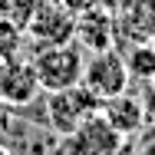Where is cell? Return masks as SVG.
<instances>
[{
	"label": "cell",
	"mask_w": 155,
	"mask_h": 155,
	"mask_svg": "<svg viewBox=\"0 0 155 155\" xmlns=\"http://www.w3.org/2000/svg\"><path fill=\"white\" fill-rule=\"evenodd\" d=\"M83 66H86V56H83V46H76V43L40 46L33 53V69L40 76L43 93L79 86L83 83Z\"/></svg>",
	"instance_id": "obj_1"
},
{
	"label": "cell",
	"mask_w": 155,
	"mask_h": 155,
	"mask_svg": "<svg viewBox=\"0 0 155 155\" xmlns=\"http://www.w3.org/2000/svg\"><path fill=\"white\" fill-rule=\"evenodd\" d=\"M43 109H46V125L63 139V135H69L73 129H79L89 116H96V112L102 109V102L79 83V86H69V89L46 93Z\"/></svg>",
	"instance_id": "obj_2"
},
{
	"label": "cell",
	"mask_w": 155,
	"mask_h": 155,
	"mask_svg": "<svg viewBox=\"0 0 155 155\" xmlns=\"http://www.w3.org/2000/svg\"><path fill=\"white\" fill-rule=\"evenodd\" d=\"M129 79H132V76H129L125 56L116 53L112 46L93 53V56L86 60V66H83V86H86L99 102L125 93V89H129Z\"/></svg>",
	"instance_id": "obj_3"
},
{
	"label": "cell",
	"mask_w": 155,
	"mask_h": 155,
	"mask_svg": "<svg viewBox=\"0 0 155 155\" xmlns=\"http://www.w3.org/2000/svg\"><path fill=\"white\" fill-rule=\"evenodd\" d=\"M63 155H122V132H116L102 112H96L79 129L63 135Z\"/></svg>",
	"instance_id": "obj_4"
},
{
	"label": "cell",
	"mask_w": 155,
	"mask_h": 155,
	"mask_svg": "<svg viewBox=\"0 0 155 155\" xmlns=\"http://www.w3.org/2000/svg\"><path fill=\"white\" fill-rule=\"evenodd\" d=\"M40 93H43V86L33 69V60L13 56V60L0 63V99L7 106H30Z\"/></svg>",
	"instance_id": "obj_5"
},
{
	"label": "cell",
	"mask_w": 155,
	"mask_h": 155,
	"mask_svg": "<svg viewBox=\"0 0 155 155\" xmlns=\"http://www.w3.org/2000/svg\"><path fill=\"white\" fill-rule=\"evenodd\" d=\"M73 30H76V13H69L60 3H50L43 0V7L36 10L27 23V33L40 46H56V43H69L73 40Z\"/></svg>",
	"instance_id": "obj_6"
},
{
	"label": "cell",
	"mask_w": 155,
	"mask_h": 155,
	"mask_svg": "<svg viewBox=\"0 0 155 155\" xmlns=\"http://www.w3.org/2000/svg\"><path fill=\"white\" fill-rule=\"evenodd\" d=\"M116 33L129 36L132 43L155 40V0H119Z\"/></svg>",
	"instance_id": "obj_7"
},
{
	"label": "cell",
	"mask_w": 155,
	"mask_h": 155,
	"mask_svg": "<svg viewBox=\"0 0 155 155\" xmlns=\"http://www.w3.org/2000/svg\"><path fill=\"white\" fill-rule=\"evenodd\" d=\"M73 36H76L79 46L89 50V53L109 50L112 40H116V17L106 13V10H99V7H96V10L86 7V10L76 17V30H73Z\"/></svg>",
	"instance_id": "obj_8"
},
{
	"label": "cell",
	"mask_w": 155,
	"mask_h": 155,
	"mask_svg": "<svg viewBox=\"0 0 155 155\" xmlns=\"http://www.w3.org/2000/svg\"><path fill=\"white\" fill-rule=\"evenodd\" d=\"M99 112L109 119V125H112L116 132H122V135L139 132L142 122H145V102L135 99V96H129V89L119 93V96H112V99H106Z\"/></svg>",
	"instance_id": "obj_9"
},
{
	"label": "cell",
	"mask_w": 155,
	"mask_h": 155,
	"mask_svg": "<svg viewBox=\"0 0 155 155\" xmlns=\"http://www.w3.org/2000/svg\"><path fill=\"white\" fill-rule=\"evenodd\" d=\"M125 66H129V76H135V79H155V46H152V40L132 43V50L125 56Z\"/></svg>",
	"instance_id": "obj_10"
},
{
	"label": "cell",
	"mask_w": 155,
	"mask_h": 155,
	"mask_svg": "<svg viewBox=\"0 0 155 155\" xmlns=\"http://www.w3.org/2000/svg\"><path fill=\"white\" fill-rule=\"evenodd\" d=\"M20 53V30L13 20H0V63L13 60Z\"/></svg>",
	"instance_id": "obj_11"
},
{
	"label": "cell",
	"mask_w": 155,
	"mask_h": 155,
	"mask_svg": "<svg viewBox=\"0 0 155 155\" xmlns=\"http://www.w3.org/2000/svg\"><path fill=\"white\" fill-rule=\"evenodd\" d=\"M3 109H7V102H3V99H0V116H3Z\"/></svg>",
	"instance_id": "obj_12"
}]
</instances>
